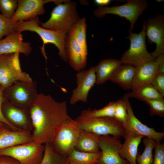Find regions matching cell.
<instances>
[{
	"label": "cell",
	"mask_w": 164,
	"mask_h": 164,
	"mask_svg": "<svg viewBox=\"0 0 164 164\" xmlns=\"http://www.w3.org/2000/svg\"><path fill=\"white\" fill-rule=\"evenodd\" d=\"M33 141L51 144L60 125L70 117L65 101L58 102L50 95L38 94L29 108Z\"/></svg>",
	"instance_id": "obj_1"
},
{
	"label": "cell",
	"mask_w": 164,
	"mask_h": 164,
	"mask_svg": "<svg viewBox=\"0 0 164 164\" xmlns=\"http://www.w3.org/2000/svg\"><path fill=\"white\" fill-rule=\"evenodd\" d=\"M75 120L81 130L100 136L111 135L119 139L125 134L123 126L114 118L91 117L83 111Z\"/></svg>",
	"instance_id": "obj_2"
},
{
	"label": "cell",
	"mask_w": 164,
	"mask_h": 164,
	"mask_svg": "<svg viewBox=\"0 0 164 164\" xmlns=\"http://www.w3.org/2000/svg\"><path fill=\"white\" fill-rule=\"evenodd\" d=\"M38 17L28 21L17 22L16 31L20 32L26 31L35 32L42 39L43 46L42 51L44 56H46L44 50L45 45L52 43L59 50L58 54L64 61H68L65 49V42L67 33L59 31H53L43 28L39 26Z\"/></svg>",
	"instance_id": "obj_3"
},
{
	"label": "cell",
	"mask_w": 164,
	"mask_h": 164,
	"mask_svg": "<svg viewBox=\"0 0 164 164\" xmlns=\"http://www.w3.org/2000/svg\"><path fill=\"white\" fill-rule=\"evenodd\" d=\"M75 2L67 1L57 5L46 22L41 27L49 30L67 33L79 19Z\"/></svg>",
	"instance_id": "obj_4"
},
{
	"label": "cell",
	"mask_w": 164,
	"mask_h": 164,
	"mask_svg": "<svg viewBox=\"0 0 164 164\" xmlns=\"http://www.w3.org/2000/svg\"><path fill=\"white\" fill-rule=\"evenodd\" d=\"M145 30V21L144 20L142 29L139 33H129L128 38L130 41V47L121 56L120 60L122 64L136 67L143 63L155 61L156 58L147 51Z\"/></svg>",
	"instance_id": "obj_5"
},
{
	"label": "cell",
	"mask_w": 164,
	"mask_h": 164,
	"mask_svg": "<svg viewBox=\"0 0 164 164\" xmlns=\"http://www.w3.org/2000/svg\"><path fill=\"white\" fill-rule=\"evenodd\" d=\"M19 52L0 55V85L5 90L17 81L31 83L30 75L22 71Z\"/></svg>",
	"instance_id": "obj_6"
},
{
	"label": "cell",
	"mask_w": 164,
	"mask_h": 164,
	"mask_svg": "<svg viewBox=\"0 0 164 164\" xmlns=\"http://www.w3.org/2000/svg\"><path fill=\"white\" fill-rule=\"evenodd\" d=\"M81 131L76 121L70 117L60 125L51 144L58 153L68 156L75 148Z\"/></svg>",
	"instance_id": "obj_7"
},
{
	"label": "cell",
	"mask_w": 164,
	"mask_h": 164,
	"mask_svg": "<svg viewBox=\"0 0 164 164\" xmlns=\"http://www.w3.org/2000/svg\"><path fill=\"white\" fill-rule=\"evenodd\" d=\"M148 5L146 0H129L121 5L100 7L94 10V14L98 18L103 17L108 14L115 15L125 18L130 22V33L132 32L137 19L147 8Z\"/></svg>",
	"instance_id": "obj_8"
},
{
	"label": "cell",
	"mask_w": 164,
	"mask_h": 164,
	"mask_svg": "<svg viewBox=\"0 0 164 164\" xmlns=\"http://www.w3.org/2000/svg\"><path fill=\"white\" fill-rule=\"evenodd\" d=\"M38 94L36 81L29 83L17 81L3 92L6 100L22 108H29Z\"/></svg>",
	"instance_id": "obj_9"
},
{
	"label": "cell",
	"mask_w": 164,
	"mask_h": 164,
	"mask_svg": "<svg viewBox=\"0 0 164 164\" xmlns=\"http://www.w3.org/2000/svg\"><path fill=\"white\" fill-rule=\"evenodd\" d=\"M44 150V145L32 141L0 150V155L11 157L20 164H40Z\"/></svg>",
	"instance_id": "obj_10"
},
{
	"label": "cell",
	"mask_w": 164,
	"mask_h": 164,
	"mask_svg": "<svg viewBox=\"0 0 164 164\" xmlns=\"http://www.w3.org/2000/svg\"><path fill=\"white\" fill-rule=\"evenodd\" d=\"M119 139L110 135L101 136L99 145L101 155L98 164H129L120 155L122 145Z\"/></svg>",
	"instance_id": "obj_11"
},
{
	"label": "cell",
	"mask_w": 164,
	"mask_h": 164,
	"mask_svg": "<svg viewBox=\"0 0 164 164\" xmlns=\"http://www.w3.org/2000/svg\"><path fill=\"white\" fill-rule=\"evenodd\" d=\"M129 97L127 94L123 98L126 105L128 114L127 122L124 127L125 133L142 135L157 142H160L164 137V132H157L153 128L141 122L135 115Z\"/></svg>",
	"instance_id": "obj_12"
},
{
	"label": "cell",
	"mask_w": 164,
	"mask_h": 164,
	"mask_svg": "<svg viewBox=\"0 0 164 164\" xmlns=\"http://www.w3.org/2000/svg\"><path fill=\"white\" fill-rule=\"evenodd\" d=\"M76 81L77 87L73 90L70 99L72 105L79 101L87 102L89 92L96 82L94 67L78 71Z\"/></svg>",
	"instance_id": "obj_13"
},
{
	"label": "cell",
	"mask_w": 164,
	"mask_h": 164,
	"mask_svg": "<svg viewBox=\"0 0 164 164\" xmlns=\"http://www.w3.org/2000/svg\"><path fill=\"white\" fill-rule=\"evenodd\" d=\"M146 36L149 43L156 45L155 50L151 54L156 58L164 54V16L158 14L145 21Z\"/></svg>",
	"instance_id": "obj_14"
},
{
	"label": "cell",
	"mask_w": 164,
	"mask_h": 164,
	"mask_svg": "<svg viewBox=\"0 0 164 164\" xmlns=\"http://www.w3.org/2000/svg\"><path fill=\"white\" fill-rule=\"evenodd\" d=\"M2 110L5 118L13 126L21 130L32 131L29 108L18 107L5 99L2 104Z\"/></svg>",
	"instance_id": "obj_15"
},
{
	"label": "cell",
	"mask_w": 164,
	"mask_h": 164,
	"mask_svg": "<svg viewBox=\"0 0 164 164\" xmlns=\"http://www.w3.org/2000/svg\"><path fill=\"white\" fill-rule=\"evenodd\" d=\"M18 6L11 18L13 21L18 22L28 21L33 19L45 12L44 5L51 2V0H18Z\"/></svg>",
	"instance_id": "obj_16"
},
{
	"label": "cell",
	"mask_w": 164,
	"mask_h": 164,
	"mask_svg": "<svg viewBox=\"0 0 164 164\" xmlns=\"http://www.w3.org/2000/svg\"><path fill=\"white\" fill-rule=\"evenodd\" d=\"M65 49L70 66L77 71L84 69L87 63V51L68 33H67L65 38Z\"/></svg>",
	"instance_id": "obj_17"
},
{
	"label": "cell",
	"mask_w": 164,
	"mask_h": 164,
	"mask_svg": "<svg viewBox=\"0 0 164 164\" xmlns=\"http://www.w3.org/2000/svg\"><path fill=\"white\" fill-rule=\"evenodd\" d=\"M32 141L30 131H14L6 125L0 127V150Z\"/></svg>",
	"instance_id": "obj_18"
},
{
	"label": "cell",
	"mask_w": 164,
	"mask_h": 164,
	"mask_svg": "<svg viewBox=\"0 0 164 164\" xmlns=\"http://www.w3.org/2000/svg\"><path fill=\"white\" fill-rule=\"evenodd\" d=\"M30 45L29 42H23L21 33L16 31L0 40V55L16 52L28 55L32 50Z\"/></svg>",
	"instance_id": "obj_19"
},
{
	"label": "cell",
	"mask_w": 164,
	"mask_h": 164,
	"mask_svg": "<svg viewBox=\"0 0 164 164\" xmlns=\"http://www.w3.org/2000/svg\"><path fill=\"white\" fill-rule=\"evenodd\" d=\"M158 71L156 61L145 62L135 67L132 90L151 84Z\"/></svg>",
	"instance_id": "obj_20"
},
{
	"label": "cell",
	"mask_w": 164,
	"mask_h": 164,
	"mask_svg": "<svg viewBox=\"0 0 164 164\" xmlns=\"http://www.w3.org/2000/svg\"><path fill=\"white\" fill-rule=\"evenodd\" d=\"M125 141L122 144L120 150L121 157L126 159L129 164H137L138 148L142 139L144 137L129 133H125L123 137Z\"/></svg>",
	"instance_id": "obj_21"
},
{
	"label": "cell",
	"mask_w": 164,
	"mask_h": 164,
	"mask_svg": "<svg viewBox=\"0 0 164 164\" xmlns=\"http://www.w3.org/2000/svg\"><path fill=\"white\" fill-rule=\"evenodd\" d=\"M120 60L109 58L100 61L94 67L96 75V84L101 85L111 79L114 73L122 64Z\"/></svg>",
	"instance_id": "obj_22"
},
{
	"label": "cell",
	"mask_w": 164,
	"mask_h": 164,
	"mask_svg": "<svg viewBox=\"0 0 164 164\" xmlns=\"http://www.w3.org/2000/svg\"><path fill=\"white\" fill-rule=\"evenodd\" d=\"M135 67L122 64L117 69L110 79L125 90L132 89Z\"/></svg>",
	"instance_id": "obj_23"
},
{
	"label": "cell",
	"mask_w": 164,
	"mask_h": 164,
	"mask_svg": "<svg viewBox=\"0 0 164 164\" xmlns=\"http://www.w3.org/2000/svg\"><path fill=\"white\" fill-rule=\"evenodd\" d=\"M101 136L81 130L75 149L83 152H99V143Z\"/></svg>",
	"instance_id": "obj_24"
},
{
	"label": "cell",
	"mask_w": 164,
	"mask_h": 164,
	"mask_svg": "<svg viewBox=\"0 0 164 164\" xmlns=\"http://www.w3.org/2000/svg\"><path fill=\"white\" fill-rule=\"evenodd\" d=\"M127 94L129 97L136 98L145 102L150 100L163 98L164 97L151 84L132 90Z\"/></svg>",
	"instance_id": "obj_25"
},
{
	"label": "cell",
	"mask_w": 164,
	"mask_h": 164,
	"mask_svg": "<svg viewBox=\"0 0 164 164\" xmlns=\"http://www.w3.org/2000/svg\"><path fill=\"white\" fill-rule=\"evenodd\" d=\"M101 152H81L74 149L68 156L71 164H95L97 163Z\"/></svg>",
	"instance_id": "obj_26"
},
{
	"label": "cell",
	"mask_w": 164,
	"mask_h": 164,
	"mask_svg": "<svg viewBox=\"0 0 164 164\" xmlns=\"http://www.w3.org/2000/svg\"><path fill=\"white\" fill-rule=\"evenodd\" d=\"M86 21L84 18H79L67 33L72 36L83 49L87 51Z\"/></svg>",
	"instance_id": "obj_27"
},
{
	"label": "cell",
	"mask_w": 164,
	"mask_h": 164,
	"mask_svg": "<svg viewBox=\"0 0 164 164\" xmlns=\"http://www.w3.org/2000/svg\"><path fill=\"white\" fill-rule=\"evenodd\" d=\"M43 158L40 164H69L68 156L61 155L51 144H44Z\"/></svg>",
	"instance_id": "obj_28"
},
{
	"label": "cell",
	"mask_w": 164,
	"mask_h": 164,
	"mask_svg": "<svg viewBox=\"0 0 164 164\" xmlns=\"http://www.w3.org/2000/svg\"><path fill=\"white\" fill-rule=\"evenodd\" d=\"M157 141L149 138H144L143 142L145 148L142 153L138 152L136 159L138 164H152L153 158L152 151L154 149Z\"/></svg>",
	"instance_id": "obj_29"
},
{
	"label": "cell",
	"mask_w": 164,
	"mask_h": 164,
	"mask_svg": "<svg viewBox=\"0 0 164 164\" xmlns=\"http://www.w3.org/2000/svg\"><path fill=\"white\" fill-rule=\"evenodd\" d=\"M115 105L116 101H112L101 109L92 110L91 108H89L83 110V111L91 117L114 118Z\"/></svg>",
	"instance_id": "obj_30"
},
{
	"label": "cell",
	"mask_w": 164,
	"mask_h": 164,
	"mask_svg": "<svg viewBox=\"0 0 164 164\" xmlns=\"http://www.w3.org/2000/svg\"><path fill=\"white\" fill-rule=\"evenodd\" d=\"M114 118L124 128L127 122L128 114L126 105L123 98L116 101Z\"/></svg>",
	"instance_id": "obj_31"
},
{
	"label": "cell",
	"mask_w": 164,
	"mask_h": 164,
	"mask_svg": "<svg viewBox=\"0 0 164 164\" xmlns=\"http://www.w3.org/2000/svg\"><path fill=\"white\" fill-rule=\"evenodd\" d=\"M17 22L3 16L0 13V40L3 37H7L16 31Z\"/></svg>",
	"instance_id": "obj_32"
},
{
	"label": "cell",
	"mask_w": 164,
	"mask_h": 164,
	"mask_svg": "<svg viewBox=\"0 0 164 164\" xmlns=\"http://www.w3.org/2000/svg\"><path fill=\"white\" fill-rule=\"evenodd\" d=\"M18 6V1L15 0H0V12L4 16L11 19Z\"/></svg>",
	"instance_id": "obj_33"
},
{
	"label": "cell",
	"mask_w": 164,
	"mask_h": 164,
	"mask_svg": "<svg viewBox=\"0 0 164 164\" xmlns=\"http://www.w3.org/2000/svg\"><path fill=\"white\" fill-rule=\"evenodd\" d=\"M145 103L149 106L151 116L156 115L161 117L164 116V98L150 100Z\"/></svg>",
	"instance_id": "obj_34"
},
{
	"label": "cell",
	"mask_w": 164,
	"mask_h": 164,
	"mask_svg": "<svg viewBox=\"0 0 164 164\" xmlns=\"http://www.w3.org/2000/svg\"><path fill=\"white\" fill-rule=\"evenodd\" d=\"M152 164H164V143L157 142Z\"/></svg>",
	"instance_id": "obj_35"
},
{
	"label": "cell",
	"mask_w": 164,
	"mask_h": 164,
	"mask_svg": "<svg viewBox=\"0 0 164 164\" xmlns=\"http://www.w3.org/2000/svg\"><path fill=\"white\" fill-rule=\"evenodd\" d=\"M4 91V88L0 85V123L5 125L13 130H22L16 128L10 124L6 119L3 114L2 110V106L3 102L5 100L3 95Z\"/></svg>",
	"instance_id": "obj_36"
},
{
	"label": "cell",
	"mask_w": 164,
	"mask_h": 164,
	"mask_svg": "<svg viewBox=\"0 0 164 164\" xmlns=\"http://www.w3.org/2000/svg\"><path fill=\"white\" fill-rule=\"evenodd\" d=\"M151 84L159 92L164 96V73L158 72Z\"/></svg>",
	"instance_id": "obj_37"
},
{
	"label": "cell",
	"mask_w": 164,
	"mask_h": 164,
	"mask_svg": "<svg viewBox=\"0 0 164 164\" xmlns=\"http://www.w3.org/2000/svg\"><path fill=\"white\" fill-rule=\"evenodd\" d=\"M0 164H20L14 158L8 156L0 155Z\"/></svg>",
	"instance_id": "obj_38"
},
{
	"label": "cell",
	"mask_w": 164,
	"mask_h": 164,
	"mask_svg": "<svg viewBox=\"0 0 164 164\" xmlns=\"http://www.w3.org/2000/svg\"><path fill=\"white\" fill-rule=\"evenodd\" d=\"M155 61L158 66V72L164 73V54L157 57Z\"/></svg>",
	"instance_id": "obj_39"
},
{
	"label": "cell",
	"mask_w": 164,
	"mask_h": 164,
	"mask_svg": "<svg viewBox=\"0 0 164 164\" xmlns=\"http://www.w3.org/2000/svg\"><path fill=\"white\" fill-rule=\"evenodd\" d=\"M95 3L100 7H106L109 5L111 2L110 0H95L94 1Z\"/></svg>",
	"instance_id": "obj_40"
},
{
	"label": "cell",
	"mask_w": 164,
	"mask_h": 164,
	"mask_svg": "<svg viewBox=\"0 0 164 164\" xmlns=\"http://www.w3.org/2000/svg\"><path fill=\"white\" fill-rule=\"evenodd\" d=\"M5 125L2 123H0V127L2 126L3 125Z\"/></svg>",
	"instance_id": "obj_41"
},
{
	"label": "cell",
	"mask_w": 164,
	"mask_h": 164,
	"mask_svg": "<svg viewBox=\"0 0 164 164\" xmlns=\"http://www.w3.org/2000/svg\"><path fill=\"white\" fill-rule=\"evenodd\" d=\"M95 164H97V163H95Z\"/></svg>",
	"instance_id": "obj_42"
},
{
	"label": "cell",
	"mask_w": 164,
	"mask_h": 164,
	"mask_svg": "<svg viewBox=\"0 0 164 164\" xmlns=\"http://www.w3.org/2000/svg\"><path fill=\"white\" fill-rule=\"evenodd\" d=\"M69 164H70V163H69Z\"/></svg>",
	"instance_id": "obj_43"
}]
</instances>
